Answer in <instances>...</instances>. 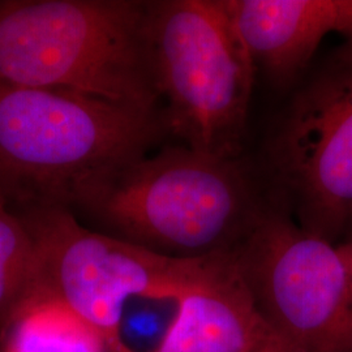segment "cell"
Here are the masks:
<instances>
[{"label":"cell","instance_id":"6da1fadb","mask_svg":"<svg viewBox=\"0 0 352 352\" xmlns=\"http://www.w3.org/2000/svg\"><path fill=\"white\" fill-rule=\"evenodd\" d=\"M164 131L162 113L0 82V196L26 209H68L102 175L145 155Z\"/></svg>","mask_w":352,"mask_h":352},{"label":"cell","instance_id":"8992f818","mask_svg":"<svg viewBox=\"0 0 352 352\" xmlns=\"http://www.w3.org/2000/svg\"><path fill=\"white\" fill-rule=\"evenodd\" d=\"M267 327L299 352H352V292L336 244L265 209L230 251Z\"/></svg>","mask_w":352,"mask_h":352},{"label":"cell","instance_id":"30bf717a","mask_svg":"<svg viewBox=\"0 0 352 352\" xmlns=\"http://www.w3.org/2000/svg\"><path fill=\"white\" fill-rule=\"evenodd\" d=\"M0 352H109L101 334L64 302L29 292L3 321Z\"/></svg>","mask_w":352,"mask_h":352},{"label":"cell","instance_id":"ba28073f","mask_svg":"<svg viewBox=\"0 0 352 352\" xmlns=\"http://www.w3.org/2000/svg\"><path fill=\"white\" fill-rule=\"evenodd\" d=\"M256 67L280 87L296 80L330 33L352 47V0H226Z\"/></svg>","mask_w":352,"mask_h":352},{"label":"cell","instance_id":"3957f363","mask_svg":"<svg viewBox=\"0 0 352 352\" xmlns=\"http://www.w3.org/2000/svg\"><path fill=\"white\" fill-rule=\"evenodd\" d=\"M146 4L1 0L0 82L65 89L161 113L145 37Z\"/></svg>","mask_w":352,"mask_h":352},{"label":"cell","instance_id":"9c48e42d","mask_svg":"<svg viewBox=\"0 0 352 352\" xmlns=\"http://www.w3.org/2000/svg\"><path fill=\"white\" fill-rule=\"evenodd\" d=\"M270 333L231 253L223 252L177 300L175 318L153 352H254Z\"/></svg>","mask_w":352,"mask_h":352},{"label":"cell","instance_id":"7a4b0ae2","mask_svg":"<svg viewBox=\"0 0 352 352\" xmlns=\"http://www.w3.org/2000/svg\"><path fill=\"white\" fill-rule=\"evenodd\" d=\"M78 206L109 235L179 258L231 251L264 210L239 160L182 144L102 175Z\"/></svg>","mask_w":352,"mask_h":352},{"label":"cell","instance_id":"7c38bea8","mask_svg":"<svg viewBox=\"0 0 352 352\" xmlns=\"http://www.w3.org/2000/svg\"><path fill=\"white\" fill-rule=\"evenodd\" d=\"M254 352H299L296 351L289 343L280 340L273 331L266 338L264 343Z\"/></svg>","mask_w":352,"mask_h":352},{"label":"cell","instance_id":"52a82bcc","mask_svg":"<svg viewBox=\"0 0 352 352\" xmlns=\"http://www.w3.org/2000/svg\"><path fill=\"white\" fill-rule=\"evenodd\" d=\"M269 157L302 230L336 245L352 235V63L333 56L296 94Z\"/></svg>","mask_w":352,"mask_h":352},{"label":"cell","instance_id":"8fae6325","mask_svg":"<svg viewBox=\"0 0 352 352\" xmlns=\"http://www.w3.org/2000/svg\"><path fill=\"white\" fill-rule=\"evenodd\" d=\"M8 205L0 196V322L25 296L36 265L33 236Z\"/></svg>","mask_w":352,"mask_h":352},{"label":"cell","instance_id":"5b68a950","mask_svg":"<svg viewBox=\"0 0 352 352\" xmlns=\"http://www.w3.org/2000/svg\"><path fill=\"white\" fill-rule=\"evenodd\" d=\"M21 217L36 248L26 294L49 295L68 305L101 334L109 352H126L119 331L128 302H177L221 254L164 256L81 226L67 208H30Z\"/></svg>","mask_w":352,"mask_h":352},{"label":"cell","instance_id":"277c9868","mask_svg":"<svg viewBox=\"0 0 352 352\" xmlns=\"http://www.w3.org/2000/svg\"><path fill=\"white\" fill-rule=\"evenodd\" d=\"M145 37L166 132L192 151L239 160L257 67L226 0L148 1Z\"/></svg>","mask_w":352,"mask_h":352},{"label":"cell","instance_id":"5bb4252c","mask_svg":"<svg viewBox=\"0 0 352 352\" xmlns=\"http://www.w3.org/2000/svg\"><path fill=\"white\" fill-rule=\"evenodd\" d=\"M334 56L338 58L340 60H343V62L352 63V47H344V46H342V47H340V49L337 50Z\"/></svg>","mask_w":352,"mask_h":352},{"label":"cell","instance_id":"9a60e30c","mask_svg":"<svg viewBox=\"0 0 352 352\" xmlns=\"http://www.w3.org/2000/svg\"><path fill=\"white\" fill-rule=\"evenodd\" d=\"M350 236H352V235H350ZM350 236H349V238H350Z\"/></svg>","mask_w":352,"mask_h":352},{"label":"cell","instance_id":"4fadbf2b","mask_svg":"<svg viewBox=\"0 0 352 352\" xmlns=\"http://www.w3.org/2000/svg\"><path fill=\"white\" fill-rule=\"evenodd\" d=\"M337 248L340 253V257L344 263V266L347 269V274H349V280H350V287L352 292V236L347 239L340 241V244H337Z\"/></svg>","mask_w":352,"mask_h":352}]
</instances>
